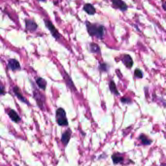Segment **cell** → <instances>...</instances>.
I'll list each match as a JSON object with an SVG mask.
<instances>
[{"label": "cell", "mask_w": 166, "mask_h": 166, "mask_svg": "<svg viewBox=\"0 0 166 166\" xmlns=\"http://www.w3.org/2000/svg\"><path fill=\"white\" fill-rule=\"evenodd\" d=\"M86 25L88 33L91 36L95 37L97 39H103L105 33V28L103 26L92 24L88 21L86 22Z\"/></svg>", "instance_id": "obj_1"}, {"label": "cell", "mask_w": 166, "mask_h": 166, "mask_svg": "<svg viewBox=\"0 0 166 166\" xmlns=\"http://www.w3.org/2000/svg\"><path fill=\"white\" fill-rule=\"evenodd\" d=\"M56 119L60 126H66L68 125L67 119L66 118V112L63 108H60L56 111Z\"/></svg>", "instance_id": "obj_2"}, {"label": "cell", "mask_w": 166, "mask_h": 166, "mask_svg": "<svg viewBox=\"0 0 166 166\" xmlns=\"http://www.w3.org/2000/svg\"><path fill=\"white\" fill-rule=\"evenodd\" d=\"M33 94H34V99L36 101L37 105L41 110H44V104L45 103V98L44 95L37 89L36 87L35 88V90L33 91Z\"/></svg>", "instance_id": "obj_3"}, {"label": "cell", "mask_w": 166, "mask_h": 166, "mask_svg": "<svg viewBox=\"0 0 166 166\" xmlns=\"http://www.w3.org/2000/svg\"><path fill=\"white\" fill-rule=\"evenodd\" d=\"M45 24L46 27L48 28L50 32L51 33L53 36L55 37L57 40H59L60 38V34L59 32L57 31V29L56 28L52 23L49 21H45Z\"/></svg>", "instance_id": "obj_4"}, {"label": "cell", "mask_w": 166, "mask_h": 166, "mask_svg": "<svg viewBox=\"0 0 166 166\" xmlns=\"http://www.w3.org/2000/svg\"><path fill=\"white\" fill-rule=\"evenodd\" d=\"M8 68L12 71H17L21 69L20 64L15 59H10L8 60Z\"/></svg>", "instance_id": "obj_5"}, {"label": "cell", "mask_w": 166, "mask_h": 166, "mask_svg": "<svg viewBox=\"0 0 166 166\" xmlns=\"http://www.w3.org/2000/svg\"><path fill=\"white\" fill-rule=\"evenodd\" d=\"M112 3L117 8L122 11H125L127 9V5L122 0H112Z\"/></svg>", "instance_id": "obj_6"}, {"label": "cell", "mask_w": 166, "mask_h": 166, "mask_svg": "<svg viewBox=\"0 0 166 166\" xmlns=\"http://www.w3.org/2000/svg\"><path fill=\"white\" fill-rule=\"evenodd\" d=\"M122 60L123 63L124 64V65L127 67L129 68L132 67L134 62L132 60V58L130 56V55H124Z\"/></svg>", "instance_id": "obj_7"}, {"label": "cell", "mask_w": 166, "mask_h": 166, "mask_svg": "<svg viewBox=\"0 0 166 166\" xmlns=\"http://www.w3.org/2000/svg\"><path fill=\"white\" fill-rule=\"evenodd\" d=\"M71 136V132L70 130H67L62 135L61 142L65 146L67 145L68 143L69 142Z\"/></svg>", "instance_id": "obj_8"}, {"label": "cell", "mask_w": 166, "mask_h": 166, "mask_svg": "<svg viewBox=\"0 0 166 166\" xmlns=\"http://www.w3.org/2000/svg\"><path fill=\"white\" fill-rule=\"evenodd\" d=\"M25 26H26V28L30 31H35L37 27V25L36 23H35L33 21L30 20L25 21Z\"/></svg>", "instance_id": "obj_9"}, {"label": "cell", "mask_w": 166, "mask_h": 166, "mask_svg": "<svg viewBox=\"0 0 166 166\" xmlns=\"http://www.w3.org/2000/svg\"><path fill=\"white\" fill-rule=\"evenodd\" d=\"M13 91H14V94L19 99V100L22 101L23 103L27 104H29L25 99V97L23 96L20 90L19 89V88L17 86L14 87V88H13Z\"/></svg>", "instance_id": "obj_10"}, {"label": "cell", "mask_w": 166, "mask_h": 166, "mask_svg": "<svg viewBox=\"0 0 166 166\" xmlns=\"http://www.w3.org/2000/svg\"><path fill=\"white\" fill-rule=\"evenodd\" d=\"M83 9L87 14L90 15H94L96 12V10L94 6L90 4H86L84 5Z\"/></svg>", "instance_id": "obj_11"}, {"label": "cell", "mask_w": 166, "mask_h": 166, "mask_svg": "<svg viewBox=\"0 0 166 166\" xmlns=\"http://www.w3.org/2000/svg\"><path fill=\"white\" fill-rule=\"evenodd\" d=\"M9 116L11 119L13 121H14L15 122H19V121L21 120V118L19 116V115H18L16 112L13 110H11L9 111L8 113Z\"/></svg>", "instance_id": "obj_12"}, {"label": "cell", "mask_w": 166, "mask_h": 166, "mask_svg": "<svg viewBox=\"0 0 166 166\" xmlns=\"http://www.w3.org/2000/svg\"><path fill=\"white\" fill-rule=\"evenodd\" d=\"M36 83L37 86H39L41 89L44 90H45L47 83L44 79H43L42 77H39L36 80Z\"/></svg>", "instance_id": "obj_13"}, {"label": "cell", "mask_w": 166, "mask_h": 166, "mask_svg": "<svg viewBox=\"0 0 166 166\" xmlns=\"http://www.w3.org/2000/svg\"><path fill=\"white\" fill-rule=\"evenodd\" d=\"M90 49L91 52L93 53H97L100 52V48L97 44L91 43L90 44Z\"/></svg>", "instance_id": "obj_14"}, {"label": "cell", "mask_w": 166, "mask_h": 166, "mask_svg": "<svg viewBox=\"0 0 166 166\" xmlns=\"http://www.w3.org/2000/svg\"><path fill=\"white\" fill-rule=\"evenodd\" d=\"M110 89L111 91L115 94L116 95H119V92H118V89L116 88V85L115 84L114 81H111L110 82Z\"/></svg>", "instance_id": "obj_15"}, {"label": "cell", "mask_w": 166, "mask_h": 166, "mask_svg": "<svg viewBox=\"0 0 166 166\" xmlns=\"http://www.w3.org/2000/svg\"><path fill=\"white\" fill-rule=\"evenodd\" d=\"M112 161L115 164H119L122 162L123 161V158L122 156H119L118 155H112Z\"/></svg>", "instance_id": "obj_16"}, {"label": "cell", "mask_w": 166, "mask_h": 166, "mask_svg": "<svg viewBox=\"0 0 166 166\" xmlns=\"http://www.w3.org/2000/svg\"><path fill=\"white\" fill-rule=\"evenodd\" d=\"M139 139L142 141V143L144 145H149L151 144V141L149 140V139L145 135H141L139 137Z\"/></svg>", "instance_id": "obj_17"}, {"label": "cell", "mask_w": 166, "mask_h": 166, "mask_svg": "<svg viewBox=\"0 0 166 166\" xmlns=\"http://www.w3.org/2000/svg\"><path fill=\"white\" fill-rule=\"evenodd\" d=\"M135 76L136 77L138 78H142L143 74L142 72L140 69H136L135 71Z\"/></svg>", "instance_id": "obj_18"}, {"label": "cell", "mask_w": 166, "mask_h": 166, "mask_svg": "<svg viewBox=\"0 0 166 166\" xmlns=\"http://www.w3.org/2000/svg\"><path fill=\"white\" fill-rule=\"evenodd\" d=\"M121 101L124 103H131V99L127 97H123L121 99Z\"/></svg>", "instance_id": "obj_19"}, {"label": "cell", "mask_w": 166, "mask_h": 166, "mask_svg": "<svg viewBox=\"0 0 166 166\" xmlns=\"http://www.w3.org/2000/svg\"><path fill=\"white\" fill-rule=\"evenodd\" d=\"M5 93V87L2 84H0V95H4Z\"/></svg>", "instance_id": "obj_20"}, {"label": "cell", "mask_w": 166, "mask_h": 166, "mask_svg": "<svg viewBox=\"0 0 166 166\" xmlns=\"http://www.w3.org/2000/svg\"><path fill=\"white\" fill-rule=\"evenodd\" d=\"M162 6L163 7V9H164V10H166V4H165V3H164V4Z\"/></svg>", "instance_id": "obj_21"}, {"label": "cell", "mask_w": 166, "mask_h": 166, "mask_svg": "<svg viewBox=\"0 0 166 166\" xmlns=\"http://www.w3.org/2000/svg\"><path fill=\"white\" fill-rule=\"evenodd\" d=\"M38 1H41V2L45 1V0H38Z\"/></svg>", "instance_id": "obj_22"}]
</instances>
